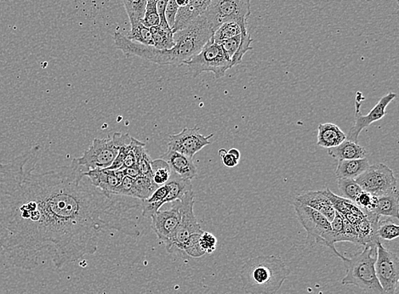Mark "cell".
<instances>
[{
  "label": "cell",
  "instance_id": "6da1fadb",
  "mask_svg": "<svg viewBox=\"0 0 399 294\" xmlns=\"http://www.w3.org/2000/svg\"><path fill=\"white\" fill-rule=\"evenodd\" d=\"M41 153L35 146L0 163V253L12 267L32 271L49 256L62 269L95 255L105 229L141 236V200L95 187L75 159L34 174Z\"/></svg>",
  "mask_w": 399,
  "mask_h": 294
},
{
  "label": "cell",
  "instance_id": "7a4b0ae2",
  "mask_svg": "<svg viewBox=\"0 0 399 294\" xmlns=\"http://www.w3.org/2000/svg\"><path fill=\"white\" fill-rule=\"evenodd\" d=\"M214 32L202 15L184 29L174 34L175 46L170 50L159 51L154 46H142L130 41L126 36L115 32L114 44L126 58L138 56L161 66H182L203 49L213 37Z\"/></svg>",
  "mask_w": 399,
  "mask_h": 294
},
{
  "label": "cell",
  "instance_id": "3957f363",
  "mask_svg": "<svg viewBox=\"0 0 399 294\" xmlns=\"http://www.w3.org/2000/svg\"><path fill=\"white\" fill-rule=\"evenodd\" d=\"M290 274V269L279 256L255 257L243 265V288L248 294H275Z\"/></svg>",
  "mask_w": 399,
  "mask_h": 294
},
{
  "label": "cell",
  "instance_id": "277c9868",
  "mask_svg": "<svg viewBox=\"0 0 399 294\" xmlns=\"http://www.w3.org/2000/svg\"><path fill=\"white\" fill-rule=\"evenodd\" d=\"M366 245L363 251L341 261L346 268L343 285H354L364 290L366 294H386L377 279L376 261L377 246Z\"/></svg>",
  "mask_w": 399,
  "mask_h": 294
},
{
  "label": "cell",
  "instance_id": "5b68a950",
  "mask_svg": "<svg viewBox=\"0 0 399 294\" xmlns=\"http://www.w3.org/2000/svg\"><path fill=\"white\" fill-rule=\"evenodd\" d=\"M294 207L297 218L307 233V243H316L331 249L341 260L345 256L337 250L331 241V224L328 219L315 209L295 201Z\"/></svg>",
  "mask_w": 399,
  "mask_h": 294
},
{
  "label": "cell",
  "instance_id": "8992f818",
  "mask_svg": "<svg viewBox=\"0 0 399 294\" xmlns=\"http://www.w3.org/2000/svg\"><path fill=\"white\" fill-rule=\"evenodd\" d=\"M184 65L189 68V74L193 78H197L202 72H213L215 79L223 78L226 71L231 68V60L220 44L215 43L212 38L199 53L187 60Z\"/></svg>",
  "mask_w": 399,
  "mask_h": 294
},
{
  "label": "cell",
  "instance_id": "52a82bcc",
  "mask_svg": "<svg viewBox=\"0 0 399 294\" xmlns=\"http://www.w3.org/2000/svg\"><path fill=\"white\" fill-rule=\"evenodd\" d=\"M250 14V0H211L203 15L215 33L225 22H237L248 25L247 20Z\"/></svg>",
  "mask_w": 399,
  "mask_h": 294
},
{
  "label": "cell",
  "instance_id": "ba28073f",
  "mask_svg": "<svg viewBox=\"0 0 399 294\" xmlns=\"http://www.w3.org/2000/svg\"><path fill=\"white\" fill-rule=\"evenodd\" d=\"M194 191H190L180 201L181 221L173 237L165 243L166 251L169 253H182L183 248L190 237L203 232L194 211Z\"/></svg>",
  "mask_w": 399,
  "mask_h": 294
},
{
  "label": "cell",
  "instance_id": "9c48e42d",
  "mask_svg": "<svg viewBox=\"0 0 399 294\" xmlns=\"http://www.w3.org/2000/svg\"><path fill=\"white\" fill-rule=\"evenodd\" d=\"M119 149L121 147L113 136L105 139H94L93 145L83 156L75 159L83 172L107 168L113 163Z\"/></svg>",
  "mask_w": 399,
  "mask_h": 294
},
{
  "label": "cell",
  "instance_id": "30bf717a",
  "mask_svg": "<svg viewBox=\"0 0 399 294\" xmlns=\"http://www.w3.org/2000/svg\"><path fill=\"white\" fill-rule=\"evenodd\" d=\"M355 180L363 191L374 196L388 194L398 189V180L392 169L383 163L370 165Z\"/></svg>",
  "mask_w": 399,
  "mask_h": 294
},
{
  "label": "cell",
  "instance_id": "8fae6325",
  "mask_svg": "<svg viewBox=\"0 0 399 294\" xmlns=\"http://www.w3.org/2000/svg\"><path fill=\"white\" fill-rule=\"evenodd\" d=\"M376 273L381 288L386 294H396L399 281V258L377 243Z\"/></svg>",
  "mask_w": 399,
  "mask_h": 294
},
{
  "label": "cell",
  "instance_id": "7c38bea8",
  "mask_svg": "<svg viewBox=\"0 0 399 294\" xmlns=\"http://www.w3.org/2000/svg\"><path fill=\"white\" fill-rule=\"evenodd\" d=\"M397 98L396 94L394 93H388V95L383 96L379 100L378 103L372 108L368 114L364 116L361 114L360 107L364 98H362L360 92H358L356 102H355V123L354 126L350 128L346 135V140H351L355 143H358L359 135L363 130L368 128L370 124H372L377 121L384 118L386 115V107L388 105Z\"/></svg>",
  "mask_w": 399,
  "mask_h": 294
},
{
  "label": "cell",
  "instance_id": "4fadbf2b",
  "mask_svg": "<svg viewBox=\"0 0 399 294\" xmlns=\"http://www.w3.org/2000/svg\"><path fill=\"white\" fill-rule=\"evenodd\" d=\"M213 136L214 134L208 136L203 135L199 133V128L197 126L185 127L178 134L169 135L168 149L194 159L197 152L210 145V139Z\"/></svg>",
  "mask_w": 399,
  "mask_h": 294
},
{
  "label": "cell",
  "instance_id": "5bb4252c",
  "mask_svg": "<svg viewBox=\"0 0 399 294\" xmlns=\"http://www.w3.org/2000/svg\"><path fill=\"white\" fill-rule=\"evenodd\" d=\"M181 202L175 201L168 211H158L151 216V229L163 243H168L181 221Z\"/></svg>",
  "mask_w": 399,
  "mask_h": 294
},
{
  "label": "cell",
  "instance_id": "9a60e30c",
  "mask_svg": "<svg viewBox=\"0 0 399 294\" xmlns=\"http://www.w3.org/2000/svg\"><path fill=\"white\" fill-rule=\"evenodd\" d=\"M324 192L331 203H332L336 211L344 217L346 220L349 221V223L352 225L354 232L359 225L368 219V215L354 203L344 199V197L337 196L329 188L325 189Z\"/></svg>",
  "mask_w": 399,
  "mask_h": 294
},
{
  "label": "cell",
  "instance_id": "2e32d148",
  "mask_svg": "<svg viewBox=\"0 0 399 294\" xmlns=\"http://www.w3.org/2000/svg\"><path fill=\"white\" fill-rule=\"evenodd\" d=\"M83 176L86 177L95 187L100 189L107 194L114 195L126 175L123 174V169L109 171V169L103 168L85 172Z\"/></svg>",
  "mask_w": 399,
  "mask_h": 294
},
{
  "label": "cell",
  "instance_id": "e0dca14e",
  "mask_svg": "<svg viewBox=\"0 0 399 294\" xmlns=\"http://www.w3.org/2000/svg\"><path fill=\"white\" fill-rule=\"evenodd\" d=\"M161 159L165 160L174 173L182 179L191 180L198 175L196 165L193 159L177 152L167 150L161 156Z\"/></svg>",
  "mask_w": 399,
  "mask_h": 294
},
{
  "label": "cell",
  "instance_id": "ac0fdd59",
  "mask_svg": "<svg viewBox=\"0 0 399 294\" xmlns=\"http://www.w3.org/2000/svg\"><path fill=\"white\" fill-rule=\"evenodd\" d=\"M211 0H189L184 7H180L173 27V34L184 29L191 22L205 13Z\"/></svg>",
  "mask_w": 399,
  "mask_h": 294
},
{
  "label": "cell",
  "instance_id": "d6986e66",
  "mask_svg": "<svg viewBox=\"0 0 399 294\" xmlns=\"http://www.w3.org/2000/svg\"><path fill=\"white\" fill-rule=\"evenodd\" d=\"M297 202L312 208L315 211L322 213L331 222L336 215V209L334 208L328 197L324 191H309L295 197Z\"/></svg>",
  "mask_w": 399,
  "mask_h": 294
},
{
  "label": "cell",
  "instance_id": "ffe728a7",
  "mask_svg": "<svg viewBox=\"0 0 399 294\" xmlns=\"http://www.w3.org/2000/svg\"><path fill=\"white\" fill-rule=\"evenodd\" d=\"M318 146L332 148L339 146L346 140V135L336 124L327 123L319 124L318 127Z\"/></svg>",
  "mask_w": 399,
  "mask_h": 294
},
{
  "label": "cell",
  "instance_id": "44dd1931",
  "mask_svg": "<svg viewBox=\"0 0 399 294\" xmlns=\"http://www.w3.org/2000/svg\"><path fill=\"white\" fill-rule=\"evenodd\" d=\"M399 202L398 191L395 190L388 194L377 196V203L369 213H374L378 216L391 217L398 219Z\"/></svg>",
  "mask_w": 399,
  "mask_h": 294
},
{
  "label": "cell",
  "instance_id": "7402d4cb",
  "mask_svg": "<svg viewBox=\"0 0 399 294\" xmlns=\"http://www.w3.org/2000/svg\"><path fill=\"white\" fill-rule=\"evenodd\" d=\"M328 154L337 160L360 159L366 158L367 151L358 143L346 140L337 147L328 149Z\"/></svg>",
  "mask_w": 399,
  "mask_h": 294
},
{
  "label": "cell",
  "instance_id": "603a6c76",
  "mask_svg": "<svg viewBox=\"0 0 399 294\" xmlns=\"http://www.w3.org/2000/svg\"><path fill=\"white\" fill-rule=\"evenodd\" d=\"M370 167L368 159L339 160L336 169L337 179H356Z\"/></svg>",
  "mask_w": 399,
  "mask_h": 294
},
{
  "label": "cell",
  "instance_id": "cb8c5ba5",
  "mask_svg": "<svg viewBox=\"0 0 399 294\" xmlns=\"http://www.w3.org/2000/svg\"><path fill=\"white\" fill-rule=\"evenodd\" d=\"M166 185L168 187V194L165 200V204L173 203L175 201H181L187 192L193 191L191 180L182 179L174 173L171 174L170 179Z\"/></svg>",
  "mask_w": 399,
  "mask_h": 294
},
{
  "label": "cell",
  "instance_id": "d4e9b609",
  "mask_svg": "<svg viewBox=\"0 0 399 294\" xmlns=\"http://www.w3.org/2000/svg\"><path fill=\"white\" fill-rule=\"evenodd\" d=\"M167 194H168V187L165 184L158 187L147 199L142 200V216L151 218L155 213L161 211V207L165 204Z\"/></svg>",
  "mask_w": 399,
  "mask_h": 294
},
{
  "label": "cell",
  "instance_id": "484cf974",
  "mask_svg": "<svg viewBox=\"0 0 399 294\" xmlns=\"http://www.w3.org/2000/svg\"><path fill=\"white\" fill-rule=\"evenodd\" d=\"M247 31H248V25H243L237 22H225L215 31L212 39L215 43H220L223 40L236 37Z\"/></svg>",
  "mask_w": 399,
  "mask_h": 294
},
{
  "label": "cell",
  "instance_id": "4316f807",
  "mask_svg": "<svg viewBox=\"0 0 399 294\" xmlns=\"http://www.w3.org/2000/svg\"><path fill=\"white\" fill-rule=\"evenodd\" d=\"M153 34L154 47L155 49L170 50L175 46L173 29H163L161 26L150 27Z\"/></svg>",
  "mask_w": 399,
  "mask_h": 294
},
{
  "label": "cell",
  "instance_id": "83f0119b",
  "mask_svg": "<svg viewBox=\"0 0 399 294\" xmlns=\"http://www.w3.org/2000/svg\"><path fill=\"white\" fill-rule=\"evenodd\" d=\"M122 1L129 17L131 27L141 23L144 18L147 0H122Z\"/></svg>",
  "mask_w": 399,
  "mask_h": 294
},
{
  "label": "cell",
  "instance_id": "f1b7e54d",
  "mask_svg": "<svg viewBox=\"0 0 399 294\" xmlns=\"http://www.w3.org/2000/svg\"><path fill=\"white\" fill-rule=\"evenodd\" d=\"M134 187L135 199L142 201L153 194L158 185L154 183L151 177L140 175L137 179L134 180Z\"/></svg>",
  "mask_w": 399,
  "mask_h": 294
},
{
  "label": "cell",
  "instance_id": "f546056e",
  "mask_svg": "<svg viewBox=\"0 0 399 294\" xmlns=\"http://www.w3.org/2000/svg\"><path fill=\"white\" fill-rule=\"evenodd\" d=\"M151 171H153V180L158 187L168 182L170 179L171 169L169 164L161 159H155L151 162Z\"/></svg>",
  "mask_w": 399,
  "mask_h": 294
},
{
  "label": "cell",
  "instance_id": "4dcf8cb0",
  "mask_svg": "<svg viewBox=\"0 0 399 294\" xmlns=\"http://www.w3.org/2000/svg\"><path fill=\"white\" fill-rule=\"evenodd\" d=\"M126 37L130 41L142 44V46H154L153 34H151L150 28L143 25L142 22L131 27L130 33Z\"/></svg>",
  "mask_w": 399,
  "mask_h": 294
},
{
  "label": "cell",
  "instance_id": "1f68e13d",
  "mask_svg": "<svg viewBox=\"0 0 399 294\" xmlns=\"http://www.w3.org/2000/svg\"><path fill=\"white\" fill-rule=\"evenodd\" d=\"M338 187L342 197L353 203H355L357 197L363 192L362 188L353 179H338Z\"/></svg>",
  "mask_w": 399,
  "mask_h": 294
},
{
  "label": "cell",
  "instance_id": "d6a6232c",
  "mask_svg": "<svg viewBox=\"0 0 399 294\" xmlns=\"http://www.w3.org/2000/svg\"><path fill=\"white\" fill-rule=\"evenodd\" d=\"M377 236L379 239L393 241L399 236V227L392 222L391 220H379L377 227Z\"/></svg>",
  "mask_w": 399,
  "mask_h": 294
},
{
  "label": "cell",
  "instance_id": "836d02e7",
  "mask_svg": "<svg viewBox=\"0 0 399 294\" xmlns=\"http://www.w3.org/2000/svg\"><path fill=\"white\" fill-rule=\"evenodd\" d=\"M252 42L253 39H251L249 31L242 34L241 46H239L236 54H235L233 59H231V67L239 65V64L242 62L243 55H245L247 52L253 50V48L251 47Z\"/></svg>",
  "mask_w": 399,
  "mask_h": 294
},
{
  "label": "cell",
  "instance_id": "e575fe53",
  "mask_svg": "<svg viewBox=\"0 0 399 294\" xmlns=\"http://www.w3.org/2000/svg\"><path fill=\"white\" fill-rule=\"evenodd\" d=\"M156 4V0H147L144 18H143L142 23L147 27L150 28L159 25Z\"/></svg>",
  "mask_w": 399,
  "mask_h": 294
},
{
  "label": "cell",
  "instance_id": "d590c367",
  "mask_svg": "<svg viewBox=\"0 0 399 294\" xmlns=\"http://www.w3.org/2000/svg\"><path fill=\"white\" fill-rule=\"evenodd\" d=\"M203 233V232H202ZM202 233H196L191 236L189 241L183 248L182 253L183 255L190 256L191 258H199L205 255L203 249L199 244V237H201Z\"/></svg>",
  "mask_w": 399,
  "mask_h": 294
},
{
  "label": "cell",
  "instance_id": "8d00e7d4",
  "mask_svg": "<svg viewBox=\"0 0 399 294\" xmlns=\"http://www.w3.org/2000/svg\"><path fill=\"white\" fill-rule=\"evenodd\" d=\"M241 39H242V34L236 36V37H234L226 40H223V41L217 43L220 44L222 49L223 50V51H224V53L226 55L227 58H229L231 62L234 55L236 54L239 46H241Z\"/></svg>",
  "mask_w": 399,
  "mask_h": 294
},
{
  "label": "cell",
  "instance_id": "74e56055",
  "mask_svg": "<svg viewBox=\"0 0 399 294\" xmlns=\"http://www.w3.org/2000/svg\"><path fill=\"white\" fill-rule=\"evenodd\" d=\"M377 203V196L370 194V193L363 191L355 201V204L360 208L365 213H369L372 211Z\"/></svg>",
  "mask_w": 399,
  "mask_h": 294
},
{
  "label": "cell",
  "instance_id": "f35d334b",
  "mask_svg": "<svg viewBox=\"0 0 399 294\" xmlns=\"http://www.w3.org/2000/svg\"><path fill=\"white\" fill-rule=\"evenodd\" d=\"M199 244L205 253H212L217 249V239L213 234L210 232H203L201 237H199Z\"/></svg>",
  "mask_w": 399,
  "mask_h": 294
},
{
  "label": "cell",
  "instance_id": "ab89813d",
  "mask_svg": "<svg viewBox=\"0 0 399 294\" xmlns=\"http://www.w3.org/2000/svg\"><path fill=\"white\" fill-rule=\"evenodd\" d=\"M114 195L129 196L135 199L134 180L130 178V177L125 176L121 185H119L117 190H116Z\"/></svg>",
  "mask_w": 399,
  "mask_h": 294
},
{
  "label": "cell",
  "instance_id": "60d3db41",
  "mask_svg": "<svg viewBox=\"0 0 399 294\" xmlns=\"http://www.w3.org/2000/svg\"><path fill=\"white\" fill-rule=\"evenodd\" d=\"M168 0H158L156 4L157 12L159 18V26L163 29H173L166 20L165 10Z\"/></svg>",
  "mask_w": 399,
  "mask_h": 294
},
{
  "label": "cell",
  "instance_id": "b9f144b4",
  "mask_svg": "<svg viewBox=\"0 0 399 294\" xmlns=\"http://www.w3.org/2000/svg\"><path fill=\"white\" fill-rule=\"evenodd\" d=\"M178 9L179 7L177 3H175V0H168V3H167L166 6L165 15L167 22H168L171 28L174 26L175 15H177Z\"/></svg>",
  "mask_w": 399,
  "mask_h": 294
},
{
  "label": "cell",
  "instance_id": "7bdbcfd3",
  "mask_svg": "<svg viewBox=\"0 0 399 294\" xmlns=\"http://www.w3.org/2000/svg\"><path fill=\"white\" fill-rule=\"evenodd\" d=\"M219 156L222 160V163L225 165L226 168H233L236 167L238 164L239 161L234 158L233 155H231L226 149H220L218 152Z\"/></svg>",
  "mask_w": 399,
  "mask_h": 294
},
{
  "label": "cell",
  "instance_id": "ee69618b",
  "mask_svg": "<svg viewBox=\"0 0 399 294\" xmlns=\"http://www.w3.org/2000/svg\"><path fill=\"white\" fill-rule=\"evenodd\" d=\"M123 174H125L126 176L130 177V178L133 180L137 179L140 175V171L137 165L123 169Z\"/></svg>",
  "mask_w": 399,
  "mask_h": 294
},
{
  "label": "cell",
  "instance_id": "f6af8a7d",
  "mask_svg": "<svg viewBox=\"0 0 399 294\" xmlns=\"http://www.w3.org/2000/svg\"><path fill=\"white\" fill-rule=\"evenodd\" d=\"M227 152H229V153H230L231 155H233L234 156V158L236 159L237 160H238V161L241 160V152H239L238 150V149L231 148V149H230L229 151H227Z\"/></svg>",
  "mask_w": 399,
  "mask_h": 294
},
{
  "label": "cell",
  "instance_id": "bcb514c9",
  "mask_svg": "<svg viewBox=\"0 0 399 294\" xmlns=\"http://www.w3.org/2000/svg\"><path fill=\"white\" fill-rule=\"evenodd\" d=\"M189 2V0H175V3H177L179 8L186 6Z\"/></svg>",
  "mask_w": 399,
  "mask_h": 294
},
{
  "label": "cell",
  "instance_id": "7dc6e473",
  "mask_svg": "<svg viewBox=\"0 0 399 294\" xmlns=\"http://www.w3.org/2000/svg\"><path fill=\"white\" fill-rule=\"evenodd\" d=\"M0 255H1V253H0Z\"/></svg>",
  "mask_w": 399,
  "mask_h": 294
},
{
  "label": "cell",
  "instance_id": "c3c4849f",
  "mask_svg": "<svg viewBox=\"0 0 399 294\" xmlns=\"http://www.w3.org/2000/svg\"><path fill=\"white\" fill-rule=\"evenodd\" d=\"M156 1H158V0H156Z\"/></svg>",
  "mask_w": 399,
  "mask_h": 294
}]
</instances>
